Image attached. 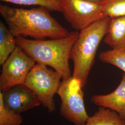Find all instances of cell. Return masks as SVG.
Instances as JSON below:
<instances>
[{
  "instance_id": "6da1fadb",
  "label": "cell",
  "mask_w": 125,
  "mask_h": 125,
  "mask_svg": "<svg viewBox=\"0 0 125 125\" xmlns=\"http://www.w3.org/2000/svg\"><path fill=\"white\" fill-rule=\"evenodd\" d=\"M50 11L41 6L26 9L0 5V13L15 38L30 37L43 40L68 36L70 32L51 15Z\"/></svg>"
},
{
  "instance_id": "7a4b0ae2",
  "label": "cell",
  "mask_w": 125,
  "mask_h": 125,
  "mask_svg": "<svg viewBox=\"0 0 125 125\" xmlns=\"http://www.w3.org/2000/svg\"><path fill=\"white\" fill-rule=\"evenodd\" d=\"M79 35V32L76 31L57 39L36 40L18 37L15 38V41L17 45L37 63L52 67L64 80L72 76L69 59L72 47Z\"/></svg>"
},
{
  "instance_id": "3957f363",
  "label": "cell",
  "mask_w": 125,
  "mask_h": 125,
  "mask_svg": "<svg viewBox=\"0 0 125 125\" xmlns=\"http://www.w3.org/2000/svg\"><path fill=\"white\" fill-rule=\"evenodd\" d=\"M111 19L105 17L80 31L72 47L70 55L74 62L72 76L81 81L83 87L87 83L99 45L107 33Z\"/></svg>"
},
{
  "instance_id": "277c9868",
  "label": "cell",
  "mask_w": 125,
  "mask_h": 125,
  "mask_svg": "<svg viewBox=\"0 0 125 125\" xmlns=\"http://www.w3.org/2000/svg\"><path fill=\"white\" fill-rule=\"evenodd\" d=\"M81 81L72 76L62 80L57 94L61 100L60 114L75 125H85L89 116L86 111Z\"/></svg>"
},
{
  "instance_id": "5b68a950",
  "label": "cell",
  "mask_w": 125,
  "mask_h": 125,
  "mask_svg": "<svg viewBox=\"0 0 125 125\" xmlns=\"http://www.w3.org/2000/svg\"><path fill=\"white\" fill-rule=\"evenodd\" d=\"M61 78L56 71L37 63L29 72L24 84L36 94L48 112L52 113L56 109L54 96L58 93Z\"/></svg>"
},
{
  "instance_id": "8992f818",
  "label": "cell",
  "mask_w": 125,
  "mask_h": 125,
  "mask_svg": "<svg viewBox=\"0 0 125 125\" xmlns=\"http://www.w3.org/2000/svg\"><path fill=\"white\" fill-rule=\"evenodd\" d=\"M64 18L72 28L81 31L105 17L103 4L85 0H61Z\"/></svg>"
},
{
  "instance_id": "52a82bcc",
  "label": "cell",
  "mask_w": 125,
  "mask_h": 125,
  "mask_svg": "<svg viewBox=\"0 0 125 125\" xmlns=\"http://www.w3.org/2000/svg\"><path fill=\"white\" fill-rule=\"evenodd\" d=\"M35 60L18 45L2 65L0 90L4 91L16 85L24 84L27 76L36 64Z\"/></svg>"
},
{
  "instance_id": "ba28073f",
  "label": "cell",
  "mask_w": 125,
  "mask_h": 125,
  "mask_svg": "<svg viewBox=\"0 0 125 125\" xmlns=\"http://www.w3.org/2000/svg\"><path fill=\"white\" fill-rule=\"evenodd\" d=\"M1 92L5 106L17 114L41 104L36 94L25 84L14 86Z\"/></svg>"
},
{
  "instance_id": "9c48e42d",
  "label": "cell",
  "mask_w": 125,
  "mask_h": 125,
  "mask_svg": "<svg viewBox=\"0 0 125 125\" xmlns=\"http://www.w3.org/2000/svg\"><path fill=\"white\" fill-rule=\"evenodd\" d=\"M90 101L99 107L109 108L125 119V73L116 89L106 94H95Z\"/></svg>"
},
{
  "instance_id": "30bf717a",
  "label": "cell",
  "mask_w": 125,
  "mask_h": 125,
  "mask_svg": "<svg viewBox=\"0 0 125 125\" xmlns=\"http://www.w3.org/2000/svg\"><path fill=\"white\" fill-rule=\"evenodd\" d=\"M104 42L112 49L125 50V16L111 18Z\"/></svg>"
},
{
  "instance_id": "8fae6325",
  "label": "cell",
  "mask_w": 125,
  "mask_h": 125,
  "mask_svg": "<svg viewBox=\"0 0 125 125\" xmlns=\"http://www.w3.org/2000/svg\"><path fill=\"white\" fill-rule=\"evenodd\" d=\"M85 125H125V119L109 108L99 107Z\"/></svg>"
},
{
  "instance_id": "7c38bea8",
  "label": "cell",
  "mask_w": 125,
  "mask_h": 125,
  "mask_svg": "<svg viewBox=\"0 0 125 125\" xmlns=\"http://www.w3.org/2000/svg\"><path fill=\"white\" fill-rule=\"evenodd\" d=\"M17 46L15 38L9 28L0 21V64L1 65L8 58Z\"/></svg>"
},
{
  "instance_id": "4fadbf2b",
  "label": "cell",
  "mask_w": 125,
  "mask_h": 125,
  "mask_svg": "<svg viewBox=\"0 0 125 125\" xmlns=\"http://www.w3.org/2000/svg\"><path fill=\"white\" fill-rule=\"evenodd\" d=\"M99 58L103 62L113 65L125 73V50L112 49L101 52Z\"/></svg>"
},
{
  "instance_id": "5bb4252c",
  "label": "cell",
  "mask_w": 125,
  "mask_h": 125,
  "mask_svg": "<svg viewBox=\"0 0 125 125\" xmlns=\"http://www.w3.org/2000/svg\"><path fill=\"white\" fill-rule=\"evenodd\" d=\"M23 117L20 114H17L5 106L2 92H0V125H21Z\"/></svg>"
},
{
  "instance_id": "9a60e30c",
  "label": "cell",
  "mask_w": 125,
  "mask_h": 125,
  "mask_svg": "<svg viewBox=\"0 0 125 125\" xmlns=\"http://www.w3.org/2000/svg\"><path fill=\"white\" fill-rule=\"evenodd\" d=\"M15 4L30 6L38 5L49 9L50 11L62 13L61 0H0Z\"/></svg>"
},
{
  "instance_id": "2e32d148",
  "label": "cell",
  "mask_w": 125,
  "mask_h": 125,
  "mask_svg": "<svg viewBox=\"0 0 125 125\" xmlns=\"http://www.w3.org/2000/svg\"><path fill=\"white\" fill-rule=\"evenodd\" d=\"M103 6L106 16L114 18L125 16V0H105Z\"/></svg>"
},
{
  "instance_id": "e0dca14e",
  "label": "cell",
  "mask_w": 125,
  "mask_h": 125,
  "mask_svg": "<svg viewBox=\"0 0 125 125\" xmlns=\"http://www.w3.org/2000/svg\"><path fill=\"white\" fill-rule=\"evenodd\" d=\"M88 1L94 2L96 3H99V4H103L105 0H85Z\"/></svg>"
}]
</instances>
